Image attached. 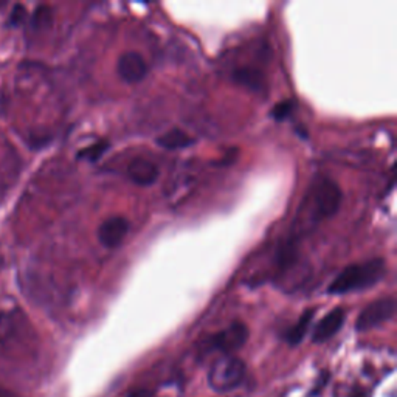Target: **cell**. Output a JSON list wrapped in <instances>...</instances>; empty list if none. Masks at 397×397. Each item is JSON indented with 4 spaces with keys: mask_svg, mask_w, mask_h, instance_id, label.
<instances>
[{
    "mask_svg": "<svg viewBox=\"0 0 397 397\" xmlns=\"http://www.w3.org/2000/svg\"><path fill=\"white\" fill-rule=\"evenodd\" d=\"M128 397H152V393L146 388H137V390H132Z\"/></svg>",
    "mask_w": 397,
    "mask_h": 397,
    "instance_id": "e0dca14e",
    "label": "cell"
},
{
    "mask_svg": "<svg viewBox=\"0 0 397 397\" xmlns=\"http://www.w3.org/2000/svg\"><path fill=\"white\" fill-rule=\"evenodd\" d=\"M343 323H345V311L343 309L331 311L326 317H323V320L315 326L312 332V341L313 343L328 341L341 329Z\"/></svg>",
    "mask_w": 397,
    "mask_h": 397,
    "instance_id": "9c48e42d",
    "label": "cell"
},
{
    "mask_svg": "<svg viewBox=\"0 0 397 397\" xmlns=\"http://www.w3.org/2000/svg\"><path fill=\"white\" fill-rule=\"evenodd\" d=\"M129 231V221L123 216H112L98 228V241L106 248H116Z\"/></svg>",
    "mask_w": 397,
    "mask_h": 397,
    "instance_id": "52a82bcc",
    "label": "cell"
},
{
    "mask_svg": "<svg viewBox=\"0 0 397 397\" xmlns=\"http://www.w3.org/2000/svg\"><path fill=\"white\" fill-rule=\"evenodd\" d=\"M247 376V366L241 358L223 356L216 362L208 374V385L216 393H230L242 385Z\"/></svg>",
    "mask_w": 397,
    "mask_h": 397,
    "instance_id": "7a4b0ae2",
    "label": "cell"
},
{
    "mask_svg": "<svg viewBox=\"0 0 397 397\" xmlns=\"http://www.w3.org/2000/svg\"><path fill=\"white\" fill-rule=\"evenodd\" d=\"M53 22V11L51 8L47 5H41L36 8V11L33 13L31 17V25L34 30H44L50 26Z\"/></svg>",
    "mask_w": 397,
    "mask_h": 397,
    "instance_id": "4fadbf2b",
    "label": "cell"
},
{
    "mask_svg": "<svg viewBox=\"0 0 397 397\" xmlns=\"http://www.w3.org/2000/svg\"><path fill=\"white\" fill-rule=\"evenodd\" d=\"M107 149H109V141H106V140L96 141L81 151L78 154V159H84L87 161H96L106 154Z\"/></svg>",
    "mask_w": 397,
    "mask_h": 397,
    "instance_id": "5bb4252c",
    "label": "cell"
},
{
    "mask_svg": "<svg viewBox=\"0 0 397 397\" xmlns=\"http://www.w3.org/2000/svg\"><path fill=\"white\" fill-rule=\"evenodd\" d=\"M396 308L397 304L393 296L381 298V300L368 304L358 315V318L356 321V329L358 332H366L381 326V324L390 321L394 317Z\"/></svg>",
    "mask_w": 397,
    "mask_h": 397,
    "instance_id": "277c9868",
    "label": "cell"
},
{
    "mask_svg": "<svg viewBox=\"0 0 397 397\" xmlns=\"http://www.w3.org/2000/svg\"><path fill=\"white\" fill-rule=\"evenodd\" d=\"M119 76L128 84H139L148 76V62L139 51H126L116 64Z\"/></svg>",
    "mask_w": 397,
    "mask_h": 397,
    "instance_id": "8992f818",
    "label": "cell"
},
{
    "mask_svg": "<svg viewBox=\"0 0 397 397\" xmlns=\"http://www.w3.org/2000/svg\"><path fill=\"white\" fill-rule=\"evenodd\" d=\"M248 338V329L243 323L236 321L230 324L228 328H225L223 331L218 332L216 336L211 337L210 346L214 351H221L225 356H231L233 353H236L238 349H241Z\"/></svg>",
    "mask_w": 397,
    "mask_h": 397,
    "instance_id": "5b68a950",
    "label": "cell"
},
{
    "mask_svg": "<svg viewBox=\"0 0 397 397\" xmlns=\"http://www.w3.org/2000/svg\"><path fill=\"white\" fill-rule=\"evenodd\" d=\"M386 266L385 261L377 258L366 261L362 264H353L343 268L338 276L329 284L328 292L332 295H343L363 288L373 287L385 276Z\"/></svg>",
    "mask_w": 397,
    "mask_h": 397,
    "instance_id": "6da1fadb",
    "label": "cell"
},
{
    "mask_svg": "<svg viewBox=\"0 0 397 397\" xmlns=\"http://www.w3.org/2000/svg\"><path fill=\"white\" fill-rule=\"evenodd\" d=\"M194 143H196V139L182 129H171V131L165 132L164 135H160V137L157 139L159 146L168 149V151L186 149L189 146H193Z\"/></svg>",
    "mask_w": 397,
    "mask_h": 397,
    "instance_id": "8fae6325",
    "label": "cell"
},
{
    "mask_svg": "<svg viewBox=\"0 0 397 397\" xmlns=\"http://www.w3.org/2000/svg\"><path fill=\"white\" fill-rule=\"evenodd\" d=\"M292 109H293V103L292 101H281V103H278L273 109H272V116L275 120H278V121H283V120H286L288 115H291V112H292Z\"/></svg>",
    "mask_w": 397,
    "mask_h": 397,
    "instance_id": "9a60e30c",
    "label": "cell"
},
{
    "mask_svg": "<svg viewBox=\"0 0 397 397\" xmlns=\"http://www.w3.org/2000/svg\"><path fill=\"white\" fill-rule=\"evenodd\" d=\"M160 176L159 166L148 159H134L128 165V177L139 186L154 185Z\"/></svg>",
    "mask_w": 397,
    "mask_h": 397,
    "instance_id": "ba28073f",
    "label": "cell"
},
{
    "mask_svg": "<svg viewBox=\"0 0 397 397\" xmlns=\"http://www.w3.org/2000/svg\"><path fill=\"white\" fill-rule=\"evenodd\" d=\"M312 318H313V311H306L300 317V320H298L293 326L287 331L286 340L291 343V345H298V343H301L304 336L309 331Z\"/></svg>",
    "mask_w": 397,
    "mask_h": 397,
    "instance_id": "7c38bea8",
    "label": "cell"
},
{
    "mask_svg": "<svg viewBox=\"0 0 397 397\" xmlns=\"http://www.w3.org/2000/svg\"><path fill=\"white\" fill-rule=\"evenodd\" d=\"M0 397H14L13 394H10V393H4V391H0Z\"/></svg>",
    "mask_w": 397,
    "mask_h": 397,
    "instance_id": "ac0fdd59",
    "label": "cell"
},
{
    "mask_svg": "<svg viewBox=\"0 0 397 397\" xmlns=\"http://www.w3.org/2000/svg\"><path fill=\"white\" fill-rule=\"evenodd\" d=\"M231 78L234 83L248 87L250 90H255V92H261V90L266 89L264 74L255 67H239L233 70Z\"/></svg>",
    "mask_w": 397,
    "mask_h": 397,
    "instance_id": "30bf717a",
    "label": "cell"
},
{
    "mask_svg": "<svg viewBox=\"0 0 397 397\" xmlns=\"http://www.w3.org/2000/svg\"><path fill=\"white\" fill-rule=\"evenodd\" d=\"M25 17H26V10H25V8L22 5H16L13 8L11 16H10V24L21 25L25 21Z\"/></svg>",
    "mask_w": 397,
    "mask_h": 397,
    "instance_id": "2e32d148",
    "label": "cell"
},
{
    "mask_svg": "<svg viewBox=\"0 0 397 397\" xmlns=\"http://www.w3.org/2000/svg\"><path fill=\"white\" fill-rule=\"evenodd\" d=\"M312 218L315 222L326 221L340 210L343 193L340 186L331 179H320L311 191Z\"/></svg>",
    "mask_w": 397,
    "mask_h": 397,
    "instance_id": "3957f363",
    "label": "cell"
}]
</instances>
